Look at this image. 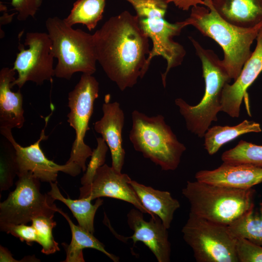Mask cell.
Listing matches in <instances>:
<instances>
[{"mask_svg":"<svg viewBox=\"0 0 262 262\" xmlns=\"http://www.w3.org/2000/svg\"><path fill=\"white\" fill-rule=\"evenodd\" d=\"M92 35L97 62L121 91L143 78L151 49L136 15L124 11L110 17Z\"/></svg>","mask_w":262,"mask_h":262,"instance_id":"cell-1","label":"cell"},{"mask_svg":"<svg viewBox=\"0 0 262 262\" xmlns=\"http://www.w3.org/2000/svg\"><path fill=\"white\" fill-rule=\"evenodd\" d=\"M182 22L185 27L194 26L220 45L224 52L223 66L229 78L234 81L250 57L252 53L251 46L262 27V22L250 28L239 27L228 23L214 10L211 0H207L205 6L192 7L189 17Z\"/></svg>","mask_w":262,"mask_h":262,"instance_id":"cell-2","label":"cell"},{"mask_svg":"<svg viewBox=\"0 0 262 262\" xmlns=\"http://www.w3.org/2000/svg\"><path fill=\"white\" fill-rule=\"evenodd\" d=\"M255 190L237 189L202 181H188L182 195L190 212L209 221L229 226L254 207Z\"/></svg>","mask_w":262,"mask_h":262,"instance_id":"cell-3","label":"cell"},{"mask_svg":"<svg viewBox=\"0 0 262 262\" xmlns=\"http://www.w3.org/2000/svg\"><path fill=\"white\" fill-rule=\"evenodd\" d=\"M199 58L205 82V92L199 103L192 106L181 98L175 104L184 118L187 130L203 137L213 121L217 120V115L221 111V94L225 85L231 79L225 69L222 60L214 52L203 48L192 37H189Z\"/></svg>","mask_w":262,"mask_h":262,"instance_id":"cell-4","label":"cell"},{"mask_svg":"<svg viewBox=\"0 0 262 262\" xmlns=\"http://www.w3.org/2000/svg\"><path fill=\"white\" fill-rule=\"evenodd\" d=\"M131 4L136 13L139 25L152 42V48L147 59L149 66L155 56H161L167 62L162 81L166 86L167 74L172 68L181 64L186 54L183 47L173 38L179 35L185 27L182 21L170 23L164 16L168 3L165 0H125Z\"/></svg>","mask_w":262,"mask_h":262,"instance_id":"cell-5","label":"cell"},{"mask_svg":"<svg viewBox=\"0 0 262 262\" xmlns=\"http://www.w3.org/2000/svg\"><path fill=\"white\" fill-rule=\"evenodd\" d=\"M45 25L52 52L58 60L55 77L69 80L76 72L92 75L96 71L92 34L73 29L57 16L48 18Z\"/></svg>","mask_w":262,"mask_h":262,"instance_id":"cell-6","label":"cell"},{"mask_svg":"<svg viewBox=\"0 0 262 262\" xmlns=\"http://www.w3.org/2000/svg\"><path fill=\"white\" fill-rule=\"evenodd\" d=\"M129 139L134 149L164 171L176 170L186 150L161 115L149 116L137 110L131 113Z\"/></svg>","mask_w":262,"mask_h":262,"instance_id":"cell-7","label":"cell"},{"mask_svg":"<svg viewBox=\"0 0 262 262\" xmlns=\"http://www.w3.org/2000/svg\"><path fill=\"white\" fill-rule=\"evenodd\" d=\"M197 262H239L237 239L228 227L200 217L190 212L181 230Z\"/></svg>","mask_w":262,"mask_h":262,"instance_id":"cell-8","label":"cell"},{"mask_svg":"<svg viewBox=\"0 0 262 262\" xmlns=\"http://www.w3.org/2000/svg\"><path fill=\"white\" fill-rule=\"evenodd\" d=\"M17 176L15 189L0 203V226L27 224L41 215L53 217L57 208L55 200L40 192V180L31 172Z\"/></svg>","mask_w":262,"mask_h":262,"instance_id":"cell-9","label":"cell"},{"mask_svg":"<svg viewBox=\"0 0 262 262\" xmlns=\"http://www.w3.org/2000/svg\"><path fill=\"white\" fill-rule=\"evenodd\" d=\"M99 83L92 75L82 73L79 82L68 95L67 122L75 132V138L70 157L66 162L74 164L86 170V161L91 157L93 150L84 139L89 130V122L92 116L94 104L98 97Z\"/></svg>","mask_w":262,"mask_h":262,"instance_id":"cell-10","label":"cell"},{"mask_svg":"<svg viewBox=\"0 0 262 262\" xmlns=\"http://www.w3.org/2000/svg\"><path fill=\"white\" fill-rule=\"evenodd\" d=\"M18 41L19 51L13 67L17 72V77L12 82V87L17 85L20 89L28 81L39 85L46 81L52 83L55 76L54 57L48 33L28 32L24 45Z\"/></svg>","mask_w":262,"mask_h":262,"instance_id":"cell-11","label":"cell"},{"mask_svg":"<svg viewBox=\"0 0 262 262\" xmlns=\"http://www.w3.org/2000/svg\"><path fill=\"white\" fill-rule=\"evenodd\" d=\"M50 115L45 118V126L42 130L39 139L34 143L22 147L14 139L10 129H0L1 135L6 138L14 146L16 152L17 174L31 172L33 176L41 181L51 182L57 181L58 173L64 172L72 176L79 175L81 168L73 163H66L59 165L48 159L40 146L42 140L47 139L45 129Z\"/></svg>","mask_w":262,"mask_h":262,"instance_id":"cell-12","label":"cell"},{"mask_svg":"<svg viewBox=\"0 0 262 262\" xmlns=\"http://www.w3.org/2000/svg\"><path fill=\"white\" fill-rule=\"evenodd\" d=\"M131 180L128 174L118 172L105 164L97 170L92 183L80 188L79 198L92 200L102 197L117 199L131 204L151 217L156 216L143 206L130 184Z\"/></svg>","mask_w":262,"mask_h":262,"instance_id":"cell-13","label":"cell"},{"mask_svg":"<svg viewBox=\"0 0 262 262\" xmlns=\"http://www.w3.org/2000/svg\"><path fill=\"white\" fill-rule=\"evenodd\" d=\"M144 213L137 209H131L127 215V223L133 230V234L126 239H131L135 244L142 242L156 257L158 262L170 261L171 245L167 229L157 216L148 221L144 218Z\"/></svg>","mask_w":262,"mask_h":262,"instance_id":"cell-14","label":"cell"},{"mask_svg":"<svg viewBox=\"0 0 262 262\" xmlns=\"http://www.w3.org/2000/svg\"><path fill=\"white\" fill-rule=\"evenodd\" d=\"M255 50L245 64L238 78L232 84L226 83L221 94V111L232 117H238L246 90L262 71V27L257 38Z\"/></svg>","mask_w":262,"mask_h":262,"instance_id":"cell-15","label":"cell"},{"mask_svg":"<svg viewBox=\"0 0 262 262\" xmlns=\"http://www.w3.org/2000/svg\"><path fill=\"white\" fill-rule=\"evenodd\" d=\"M102 110L103 116L94 123V128L97 132L101 135L109 147L112 167L121 172L125 156L122 137L124 113L118 102H109V96H106Z\"/></svg>","mask_w":262,"mask_h":262,"instance_id":"cell-16","label":"cell"},{"mask_svg":"<svg viewBox=\"0 0 262 262\" xmlns=\"http://www.w3.org/2000/svg\"><path fill=\"white\" fill-rule=\"evenodd\" d=\"M196 180L228 187L246 189L262 182V167L224 163L216 169L198 171Z\"/></svg>","mask_w":262,"mask_h":262,"instance_id":"cell-17","label":"cell"},{"mask_svg":"<svg viewBox=\"0 0 262 262\" xmlns=\"http://www.w3.org/2000/svg\"><path fill=\"white\" fill-rule=\"evenodd\" d=\"M16 72L7 67L0 71V129H20L25 122L20 89L16 92L11 90Z\"/></svg>","mask_w":262,"mask_h":262,"instance_id":"cell-18","label":"cell"},{"mask_svg":"<svg viewBox=\"0 0 262 262\" xmlns=\"http://www.w3.org/2000/svg\"><path fill=\"white\" fill-rule=\"evenodd\" d=\"M214 10L235 26L253 28L262 22V0H211Z\"/></svg>","mask_w":262,"mask_h":262,"instance_id":"cell-19","label":"cell"},{"mask_svg":"<svg viewBox=\"0 0 262 262\" xmlns=\"http://www.w3.org/2000/svg\"><path fill=\"white\" fill-rule=\"evenodd\" d=\"M130 184L143 206L159 217L168 229L175 212L180 207L179 201L168 191L155 189L133 180Z\"/></svg>","mask_w":262,"mask_h":262,"instance_id":"cell-20","label":"cell"},{"mask_svg":"<svg viewBox=\"0 0 262 262\" xmlns=\"http://www.w3.org/2000/svg\"><path fill=\"white\" fill-rule=\"evenodd\" d=\"M56 212L62 214L67 220L70 228L72 239L68 245L62 243L66 251V257L65 262H84L82 250L85 248L97 249L105 254L115 262H119V258L109 252L105 249L104 245L98 240L93 234L75 225L68 214L61 209L56 208Z\"/></svg>","mask_w":262,"mask_h":262,"instance_id":"cell-21","label":"cell"},{"mask_svg":"<svg viewBox=\"0 0 262 262\" xmlns=\"http://www.w3.org/2000/svg\"><path fill=\"white\" fill-rule=\"evenodd\" d=\"M261 131L260 124L247 120L234 126H214L209 128L204 135V148L209 155H212L223 145L239 136L247 133Z\"/></svg>","mask_w":262,"mask_h":262,"instance_id":"cell-22","label":"cell"},{"mask_svg":"<svg viewBox=\"0 0 262 262\" xmlns=\"http://www.w3.org/2000/svg\"><path fill=\"white\" fill-rule=\"evenodd\" d=\"M50 185L51 190L48 194L55 200H58L65 204L77 219L79 226L93 234L94 217L97 210L103 204V200L100 198H97L95 203L92 204L91 203L92 200L87 197L76 200L69 197L66 198L60 192L57 181L50 182Z\"/></svg>","mask_w":262,"mask_h":262,"instance_id":"cell-23","label":"cell"},{"mask_svg":"<svg viewBox=\"0 0 262 262\" xmlns=\"http://www.w3.org/2000/svg\"><path fill=\"white\" fill-rule=\"evenodd\" d=\"M105 3L106 0H78L73 4L70 14L63 20L71 27L82 24L90 31L102 18Z\"/></svg>","mask_w":262,"mask_h":262,"instance_id":"cell-24","label":"cell"},{"mask_svg":"<svg viewBox=\"0 0 262 262\" xmlns=\"http://www.w3.org/2000/svg\"><path fill=\"white\" fill-rule=\"evenodd\" d=\"M235 238H245L262 246V202L228 226Z\"/></svg>","mask_w":262,"mask_h":262,"instance_id":"cell-25","label":"cell"},{"mask_svg":"<svg viewBox=\"0 0 262 262\" xmlns=\"http://www.w3.org/2000/svg\"><path fill=\"white\" fill-rule=\"evenodd\" d=\"M221 159L224 163L262 167V146L241 140L234 147L225 151Z\"/></svg>","mask_w":262,"mask_h":262,"instance_id":"cell-26","label":"cell"},{"mask_svg":"<svg viewBox=\"0 0 262 262\" xmlns=\"http://www.w3.org/2000/svg\"><path fill=\"white\" fill-rule=\"evenodd\" d=\"M17 174L16 150L12 144L4 137L0 140V191L7 190L13 185Z\"/></svg>","mask_w":262,"mask_h":262,"instance_id":"cell-27","label":"cell"},{"mask_svg":"<svg viewBox=\"0 0 262 262\" xmlns=\"http://www.w3.org/2000/svg\"><path fill=\"white\" fill-rule=\"evenodd\" d=\"M53 217L41 215L33 218L32 225L37 237V243L42 246V253L49 255L59 251L58 244L52 235V229L56 226Z\"/></svg>","mask_w":262,"mask_h":262,"instance_id":"cell-28","label":"cell"},{"mask_svg":"<svg viewBox=\"0 0 262 262\" xmlns=\"http://www.w3.org/2000/svg\"><path fill=\"white\" fill-rule=\"evenodd\" d=\"M97 147L93 150L90 161L85 173L81 180L82 185L92 183L97 170L105 164L106 155L109 147L102 137L97 138Z\"/></svg>","mask_w":262,"mask_h":262,"instance_id":"cell-29","label":"cell"},{"mask_svg":"<svg viewBox=\"0 0 262 262\" xmlns=\"http://www.w3.org/2000/svg\"><path fill=\"white\" fill-rule=\"evenodd\" d=\"M236 250L239 262H262V246L245 238H236Z\"/></svg>","mask_w":262,"mask_h":262,"instance_id":"cell-30","label":"cell"},{"mask_svg":"<svg viewBox=\"0 0 262 262\" xmlns=\"http://www.w3.org/2000/svg\"><path fill=\"white\" fill-rule=\"evenodd\" d=\"M1 231L10 233L18 238L21 241H25L30 245L33 242L37 243L36 230L33 226L26 225V224L18 225H8L0 226Z\"/></svg>","mask_w":262,"mask_h":262,"instance_id":"cell-31","label":"cell"},{"mask_svg":"<svg viewBox=\"0 0 262 262\" xmlns=\"http://www.w3.org/2000/svg\"><path fill=\"white\" fill-rule=\"evenodd\" d=\"M42 0H12L11 5L16 11L17 19L24 21L29 16L34 18Z\"/></svg>","mask_w":262,"mask_h":262,"instance_id":"cell-32","label":"cell"},{"mask_svg":"<svg viewBox=\"0 0 262 262\" xmlns=\"http://www.w3.org/2000/svg\"><path fill=\"white\" fill-rule=\"evenodd\" d=\"M168 3H172L178 8L188 11L197 5L205 6L207 0H165Z\"/></svg>","mask_w":262,"mask_h":262,"instance_id":"cell-33","label":"cell"},{"mask_svg":"<svg viewBox=\"0 0 262 262\" xmlns=\"http://www.w3.org/2000/svg\"><path fill=\"white\" fill-rule=\"evenodd\" d=\"M0 262H19L14 259L10 252L3 246H0Z\"/></svg>","mask_w":262,"mask_h":262,"instance_id":"cell-34","label":"cell"}]
</instances>
